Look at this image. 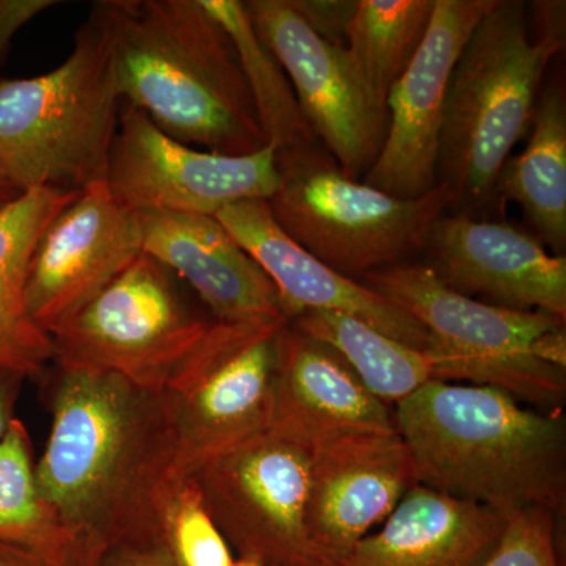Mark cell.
<instances>
[{
	"instance_id": "1",
	"label": "cell",
	"mask_w": 566,
	"mask_h": 566,
	"mask_svg": "<svg viewBox=\"0 0 566 566\" xmlns=\"http://www.w3.org/2000/svg\"><path fill=\"white\" fill-rule=\"evenodd\" d=\"M57 370L50 436L35 463L44 501L103 558L163 542L185 480L163 395L118 375Z\"/></svg>"
},
{
	"instance_id": "2",
	"label": "cell",
	"mask_w": 566,
	"mask_h": 566,
	"mask_svg": "<svg viewBox=\"0 0 566 566\" xmlns=\"http://www.w3.org/2000/svg\"><path fill=\"white\" fill-rule=\"evenodd\" d=\"M416 483L502 516L556 513L566 495L564 412L488 386L433 381L394 408Z\"/></svg>"
},
{
	"instance_id": "3",
	"label": "cell",
	"mask_w": 566,
	"mask_h": 566,
	"mask_svg": "<svg viewBox=\"0 0 566 566\" xmlns=\"http://www.w3.org/2000/svg\"><path fill=\"white\" fill-rule=\"evenodd\" d=\"M118 93L181 144L219 155L262 150L232 39L200 0H103Z\"/></svg>"
},
{
	"instance_id": "4",
	"label": "cell",
	"mask_w": 566,
	"mask_h": 566,
	"mask_svg": "<svg viewBox=\"0 0 566 566\" xmlns=\"http://www.w3.org/2000/svg\"><path fill=\"white\" fill-rule=\"evenodd\" d=\"M565 2L495 0L458 59L439 144L438 185L457 214H483L513 147L531 129L547 66L565 48Z\"/></svg>"
},
{
	"instance_id": "5",
	"label": "cell",
	"mask_w": 566,
	"mask_h": 566,
	"mask_svg": "<svg viewBox=\"0 0 566 566\" xmlns=\"http://www.w3.org/2000/svg\"><path fill=\"white\" fill-rule=\"evenodd\" d=\"M120 102L99 0L62 65L0 81V169L22 192H82L106 181Z\"/></svg>"
},
{
	"instance_id": "6",
	"label": "cell",
	"mask_w": 566,
	"mask_h": 566,
	"mask_svg": "<svg viewBox=\"0 0 566 566\" xmlns=\"http://www.w3.org/2000/svg\"><path fill=\"white\" fill-rule=\"evenodd\" d=\"M360 282L422 324L434 379L494 387L532 408L562 411L564 319L453 292L422 262L382 268Z\"/></svg>"
},
{
	"instance_id": "7",
	"label": "cell",
	"mask_w": 566,
	"mask_h": 566,
	"mask_svg": "<svg viewBox=\"0 0 566 566\" xmlns=\"http://www.w3.org/2000/svg\"><path fill=\"white\" fill-rule=\"evenodd\" d=\"M279 182L268 203L293 241L338 274L360 282L427 248L450 210L442 185L420 199H398L354 180L318 140L275 151Z\"/></svg>"
},
{
	"instance_id": "8",
	"label": "cell",
	"mask_w": 566,
	"mask_h": 566,
	"mask_svg": "<svg viewBox=\"0 0 566 566\" xmlns=\"http://www.w3.org/2000/svg\"><path fill=\"white\" fill-rule=\"evenodd\" d=\"M210 322L192 311L177 275L142 253L51 335L52 363L62 370L118 375L161 394Z\"/></svg>"
},
{
	"instance_id": "9",
	"label": "cell",
	"mask_w": 566,
	"mask_h": 566,
	"mask_svg": "<svg viewBox=\"0 0 566 566\" xmlns=\"http://www.w3.org/2000/svg\"><path fill=\"white\" fill-rule=\"evenodd\" d=\"M212 318L163 389L182 479L268 428L275 340L283 324Z\"/></svg>"
},
{
	"instance_id": "10",
	"label": "cell",
	"mask_w": 566,
	"mask_h": 566,
	"mask_svg": "<svg viewBox=\"0 0 566 566\" xmlns=\"http://www.w3.org/2000/svg\"><path fill=\"white\" fill-rule=\"evenodd\" d=\"M189 479L238 558L262 566H323L307 531V447L262 431L211 458Z\"/></svg>"
},
{
	"instance_id": "11",
	"label": "cell",
	"mask_w": 566,
	"mask_h": 566,
	"mask_svg": "<svg viewBox=\"0 0 566 566\" xmlns=\"http://www.w3.org/2000/svg\"><path fill=\"white\" fill-rule=\"evenodd\" d=\"M277 182L270 145L244 156L200 150L167 136L132 104L120 109L106 185L136 212L214 216L243 200H270Z\"/></svg>"
},
{
	"instance_id": "12",
	"label": "cell",
	"mask_w": 566,
	"mask_h": 566,
	"mask_svg": "<svg viewBox=\"0 0 566 566\" xmlns=\"http://www.w3.org/2000/svg\"><path fill=\"white\" fill-rule=\"evenodd\" d=\"M256 35L292 82L315 139L354 180L374 166L385 145L389 111L365 84L344 44L305 22L292 0L244 2Z\"/></svg>"
},
{
	"instance_id": "13",
	"label": "cell",
	"mask_w": 566,
	"mask_h": 566,
	"mask_svg": "<svg viewBox=\"0 0 566 566\" xmlns=\"http://www.w3.org/2000/svg\"><path fill=\"white\" fill-rule=\"evenodd\" d=\"M495 0H434L427 35L387 95L389 126L365 185L398 199H420L438 186L439 144L449 91L465 41Z\"/></svg>"
},
{
	"instance_id": "14",
	"label": "cell",
	"mask_w": 566,
	"mask_h": 566,
	"mask_svg": "<svg viewBox=\"0 0 566 566\" xmlns=\"http://www.w3.org/2000/svg\"><path fill=\"white\" fill-rule=\"evenodd\" d=\"M142 253L139 212L114 199L106 181L91 186L35 245L25 281L29 318L51 337Z\"/></svg>"
},
{
	"instance_id": "15",
	"label": "cell",
	"mask_w": 566,
	"mask_h": 566,
	"mask_svg": "<svg viewBox=\"0 0 566 566\" xmlns=\"http://www.w3.org/2000/svg\"><path fill=\"white\" fill-rule=\"evenodd\" d=\"M423 253L422 263L453 292L566 319V259L547 252L534 233L504 221L446 212Z\"/></svg>"
},
{
	"instance_id": "16",
	"label": "cell",
	"mask_w": 566,
	"mask_h": 566,
	"mask_svg": "<svg viewBox=\"0 0 566 566\" xmlns=\"http://www.w3.org/2000/svg\"><path fill=\"white\" fill-rule=\"evenodd\" d=\"M415 485L397 431L346 434L312 447L307 531L322 565H337Z\"/></svg>"
},
{
	"instance_id": "17",
	"label": "cell",
	"mask_w": 566,
	"mask_h": 566,
	"mask_svg": "<svg viewBox=\"0 0 566 566\" xmlns=\"http://www.w3.org/2000/svg\"><path fill=\"white\" fill-rule=\"evenodd\" d=\"M214 218L273 282L289 322L305 312H338L412 348H427L422 324L363 282L338 274L305 251L283 232L268 200L229 205Z\"/></svg>"
},
{
	"instance_id": "18",
	"label": "cell",
	"mask_w": 566,
	"mask_h": 566,
	"mask_svg": "<svg viewBox=\"0 0 566 566\" xmlns=\"http://www.w3.org/2000/svg\"><path fill=\"white\" fill-rule=\"evenodd\" d=\"M266 430L312 449L397 427L394 409L368 392L337 353L286 322L275 340Z\"/></svg>"
},
{
	"instance_id": "19",
	"label": "cell",
	"mask_w": 566,
	"mask_h": 566,
	"mask_svg": "<svg viewBox=\"0 0 566 566\" xmlns=\"http://www.w3.org/2000/svg\"><path fill=\"white\" fill-rule=\"evenodd\" d=\"M142 252L188 283L212 318L285 322L281 297L255 260L214 216L142 211Z\"/></svg>"
},
{
	"instance_id": "20",
	"label": "cell",
	"mask_w": 566,
	"mask_h": 566,
	"mask_svg": "<svg viewBox=\"0 0 566 566\" xmlns=\"http://www.w3.org/2000/svg\"><path fill=\"white\" fill-rule=\"evenodd\" d=\"M505 521L488 506L415 485L335 566H480Z\"/></svg>"
},
{
	"instance_id": "21",
	"label": "cell",
	"mask_w": 566,
	"mask_h": 566,
	"mask_svg": "<svg viewBox=\"0 0 566 566\" xmlns=\"http://www.w3.org/2000/svg\"><path fill=\"white\" fill-rule=\"evenodd\" d=\"M80 192L33 188L0 211V368L22 378L52 363V340L25 311V281L35 245Z\"/></svg>"
},
{
	"instance_id": "22",
	"label": "cell",
	"mask_w": 566,
	"mask_h": 566,
	"mask_svg": "<svg viewBox=\"0 0 566 566\" xmlns=\"http://www.w3.org/2000/svg\"><path fill=\"white\" fill-rule=\"evenodd\" d=\"M524 151L509 159L495 200L520 205L535 237L554 255L566 249V99L560 84L542 88Z\"/></svg>"
},
{
	"instance_id": "23",
	"label": "cell",
	"mask_w": 566,
	"mask_h": 566,
	"mask_svg": "<svg viewBox=\"0 0 566 566\" xmlns=\"http://www.w3.org/2000/svg\"><path fill=\"white\" fill-rule=\"evenodd\" d=\"M0 543L55 566H102L103 562L41 495L31 434L18 417L0 442Z\"/></svg>"
},
{
	"instance_id": "24",
	"label": "cell",
	"mask_w": 566,
	"mask_h": 566,
	"mask_svg": "<svg viewBox=\"0 0 566 566\" xmlns=\"http://www.w3.org/2000/svg\"><path fill=\"white\" fill-rule=\"evenodd\" d=\"M290 323L329 346L360 385L392 409L434 379L433 367L422 349L395 340L354 316L314 311Z\"/></svg>"
},
{
	"instance_id": "25",
	"label": "cell",
	"mask_w": 566,
	"mask_h": 566,
	"mask_svg": "<svg viewBox=\"0 0 566 566\" xmlns=\"http://www.w3.org/2000/svg\"><path fill=\"white\" fill-rule=\"evenodd\" d=\"M232 39L266 145L275 151L314 142L289 76L253 29L241 0H200Z\"/></svg>"
},
{
	"instance_id": "26",
	"label": "cell",
	"mask_w": 566,
	"mask_h": 566,
	"mask_svg": "<svg viewBox=\"0 0 566 566\" xmlns=\"http://www.w3.org/2000/svg\"><path fill=\"white\" fill-rule=\"evenodd\" d=\"M434 0H359L345 48L379 103L415 59L427 35Z\"/></svg>"
},
{
	"instance_id": "27",
	"label": "cell",
	"mask_w": 566,
	"mask_h": 566,
	"mask_svg": "<svg viewBox=\"0 0 566 566\" xmlns=\"http://www.w3.org/2000/svg\"><path fill=\"white\" fill-rule=\"evenodd\" d=\"M163 542L178 566H232L229 543L202 501L192 479H185L167 510Z\"/></svg>"
},
{
	"instance_id": "28",
	"label": "cell",
	"mask_w": 566,
	"mask_h": 566,
	"mask_svg": "<svg viewBox=\"0 0 566 566\" xmlns=\"http://www.w3.org/2000/svg\"><path fill=\"white\" fill-rule=\"evenodd\" d=\"M554 513L545 509L523 510L506 516L501 539L480 566H560Z\"/></svg>"
},
{
	"instance_id": "29",
	"label": "cell",
	"mask_w": 566,
	"mask_h": 566,
	"mask_svg": "<svg viewBox=\"0 0 566 566\" xmlns=\"http://www.w3.org/2000/svg\"><path fill=\"white\" fill-rule=\"evenodd\" d=\"M294 9L324 40L344 44L345 33L357 2L344 0H292Z\"/></svg>"
},
{
	"instance_id": "30",
	"label": "cell",
	"mask_w": 566,
	"mask_h": 566,
	"mask_svg": "<svg viewBox=\"0 0 566 566\" xmlns=\"http://www.w3.org/2000/svg\"><path fill=\"white\" fill-rule=\"evenodd\" d=\"M55 6V0H0V66L20 29Z\"/></svg>"
},
{
	"instance_id": "31",
	"label": "cell",
	"mask_w": 566,
	"mask_h": 566,
	"mask_svg": "<svg viewBox=\"0 0 566 566\" xmlns=\"http://www.w3.org/2000/svg\"><path fill=\"white\" fill-rule=\"evenodd\" d=\"M102 566H178L164 542L118 547L103 558Z\"/></svg>"
},
{
	"instance_id": "32",
	"label": "cell",
	"mask_w": 566,
	"mask_h": 566,
	"mask_svg": "<svg viewBox=\"0 0 566 566\" xmlns=\"http://www.w3.org/2000/svg\"><path fill=\"white\" fill-rule=\"evenodd\" d=\"M24 378L14 371L0 368V442L13 422Z\"/></svg>"
},
{
	"instance_id": "33",
	"label": "cell",
	"mask_w": 566,
	"mask_h": 566,
	"mask_svg": "<svg viewBox=\"0 0 566 566\" xmlns=\"http://www.w3.org/2000/svg\"><path fill=\"white\" fill-rule=\"evenodd\" d=\"M0 566H55L35 554L0 543Z\"/></svg>"
},
{
	"instance_id": "34",
	"label": "cell",
	"mask_w": 566,
	"mask_h": 566,
	"mask_svg": "<svg viewBox=\"0 0 566 566\" xmlns=\"http://www.w3.org/2000/svg\"><path fill=\"white\" fill-rule=\"evenodd\" d=\"M22 193L24 192L17 185H13L10 178L0 169V211L13 203L14 200L20 199Z\"/></svg>"
},
{
	"instance_id": "35",
	"label": "cell",
	"mask_w": 566,
	"mask_h": 566,
	"mask_svg": "<svg viewBox=\"0 0 566 566\" xmlns=\"http://www.w3.org/2000/svg\"><path fill=\"white\" fill-rule=\"evenodd\" d=\"M232 566H262L256 564V562L248 560V558H238V560L233 562Z\"/></svg>"
}]
</instances>
